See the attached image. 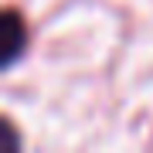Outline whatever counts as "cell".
<instances>
[{"label":"cell","mask_w":153,"mask_h":153,"mask_svg":"<svg viewBox=\"0 0 153 153\" xmlns=\"http://www.w3.org/2000/svg\"><path fill=\"white\" fill-rule=\"evenodd\" d=\"M0 41H4V58H0V68L10 71L17 61L27 55V27H24L21 14L14 7H7L4 17H0Z\"/></svg>","instance_id":"1"},{"label":"cell","mask_w":153,"mask_h":153,"mask_svg":"<svg viewBox=\"0 0 153 153\" xmlns=\"http://www.w3.org/2000/svg\"><path fill=\"white\" fill-rule=\"evenodd\" d=\"M4 129H7V140H10V146L17 150V146H21V136H17V129H14V123H10V119H4Z\"/></svg>","instance_id":"2"}]
</instances>
